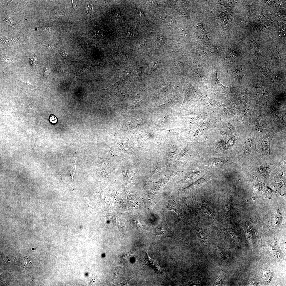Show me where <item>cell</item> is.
I'll list each match as a JSON object with an SVG mask.
<instances>
[{"label": "cell", "mask_w": 286, "mask_h": 286, "mask_svg": "<svg viewBox=\"0 0 286 286\" xmlns=\"http://www.w3.org/2000/svg\"><path fill=\"white\" fill-rule=\"evenodd\" d=\"M278 163H267L256 166L252 171V176L257 179L264 180L268 178L270 172L277 167Z\"/></svg>", "instance_id": "cell-1"}, {"label": "cell", "mask_w": 286, "mask_h": 286, "mask_svg": "<svg viewBox=\"0 0 286 286\" xmlns=\"http://www.w3.org/2000/svg\"><path fill=\"white\" fill-rule=\"evenodd\" d=\"M154 233L155 235L159 237L170 238L177 240H182L169 228L164 220L160 222L154 228Z\"/></svg>", "instance_id": "cell-2"}, {"label": "cell", "mask_w": 286, "mask_h": 286, "mask_svg": "<svg viewBox=\"0 0 286 286\" xmlns=\"http://www.w3.org/2000/svg\"><path fill=\"white\" fill-rule=\"evenodd\" d=\"M217 231L220 234L222 235L229 240L238 244L240 240L238 233L236 230L234 228H230L222 229L216 227Z\"/></svg>", "instance_id": "cell-3"}, {"label": "cell", "mask_w": 286, "mask_h": 286, "mask_svg": "<svg viewBox=\"0 0 286 286\" xmlns=\"http://www.w3.org/2000/svg\"><path fill=\"white\" fill-rule=\"evenodd\" d=\"M230 158H212L207 160L206 164L213 167L221 168L226 166L229 164L232 160Z\"/></svg>", "instance_id": "cell-4"}, {"label": "cell", "mask_w": 286, "mask_h": 286, "mask_svg": "<svg viewBox=\"0 0 286 286\" xmlns=\"http://www.w3.org/2000/svg\"><path fill=\"white\" fill-rule=\"evenodd\" d=\"M211 179V177L205 175L188 187L185 189L184 191L188 193L196 191L205 185Z\"/></svg>", "instance_id": "cell-5"}, {"label": "cell", "mask_w": 286, "mask_h": 286, "mask_svg": "<svg viewBox=\"0 0 286 286\" xmlns=\"http://www.w3.org/2000/svg\"><path fill=\"white\" fill-rule=\"evenodd\" d=\"M144 261L145 265L151 268L157 273L165 275L164 271L160 267L157 262L149 257L147 253Z\"/></svg>", "instance_id": "cell-6"}, {"label": "cell", "mask_w": 286, "mask_h": 286, "mask_svg": "<svg viewBox=\"0 0 286 286\" xmlns=\"http://www.w3.org/2000/svg\"><path fill=\"white\" fill-rule=\"evenodd\" d=\"M168 202L166 206L168 210H171L174 211L180 217V208L178 203L176 199L168 198Z\"/></svg>", "instance_id": "cell-7"}, {"label": "cell", "mask_w": 286, "mask_h": 286, "mask_svg": "<svg viewBox=\"0 0 286 286\" xmlns=\"http://www.w3.org/2000/svg\"><path fill=\"white\" fill-rule=\"evenodd\" d=\"M212 78V84L213 86L216 88H221V89L225 90L229 89L230 88L224 86L220 83L217 77V72L214 73L213 75Z\"/></svg>", "instance_id": "cell-8"}, {"label": "cell", "mask_w": 286, "mask_h": 286, "mask_svg": "<svg viewBox=\"0 0 286 286\" xmlns=\"http://www.w3.org/2000/svg\"><path fill=\"white\" fill-rule=\"evenodd\" d=\"M199 209L206 217H210L214 220L217 219L215 215L207 207L203 205H199Z\"/></svg>", "instance_id": "cell-9"}, {"label": "cell", "mask_w": 286, "mask_h": 286, "mask_svg": "<svg viewBox=\"0 0 286 286\" xmlns=\"http://www.w3.org/2000/svg\"><path fill=\"white\" fill-rule=\"evenodd\" d=\"M264 186V183H261L258 184L255 186L254 192L253 194V200H254L260 196L262 194Z\"/></svg>", "instance_id": "cell-10"}, {"label": "cell", "mask_w": 286, "mask_h": 286, "mask_svg": "<svg viewBox=\"0 0 286 286\" xmlns=\"http://www.w3.org/2000/svg\"><path fill=\"white\" fill-rule=\"evenodd\" d=\"M260 68H261L262 72L268 78L272 80L276 78L274 72L271 70L264 68H261L260 67Z\"/></svg>", "instance_id": "cell-11"}, {"label": "cell", "mask_w": 286, "mask_h": 286, "mask_svg": "<svg viewBox=\"0 0 286 286\" xmlns=\"http://www.w3.org/2000/svg\"><path fill=\"white\" fill-rule=\"evenodd\" d=\"M197 234L201 242L204 244H206L207 243V238L202 230L200 228L197 229Z\"/></svg>", "instance_id": "cell-12"}, {"label": "cell", "mask_w": 286, "mask_h": 286, "mask_svg": "<svg viewBox=\"0 0 286 286\" xmlns=\"http://www.w3.org/2000/svg\"><path fill=\"white\" fill-rule=\"evenodd\" d=\"M217 253L218 256L221 260L224 261H226L227 258L225 252L221 248L218 247Z\"/></svg>", "instance_id": "cell-13"}, {"label": "cell", "mask_w": 286, "mask_h": 286, "mask_svg": "<svg viewBox=\"0 0 286 286\" xmlns=\"http://www.w3.org/2000/svg\"><path fill=\"white\" fill-rule=\"evenodd\" d=\"M226 143L223 141H220L217 143L216 145V148L217 151H221L224 150L226 148Z\"/></svg>", "instance_id": "cell-14"}, {"label": "cell", "mask_w": 286, "mask_h": 286, "mask_svg": "<svg viewBox=\"0 0 286 286\" xmlns=\"http://www.w3.org/2000/svg\"><path fill=\"white\" fill-rule=\"evenodd\" d=\"M224 273L223 271L221 273L220 275L218 278L216 279L214 281L215 285L219 286L221 285L222 283L224 278Z\"/></svg>", "instance_id": "cell-15"}, {"label": "cell", "mask_w": 286, "mask_h": 286, "mask_svg": "<svg viewBox=\"0 0 286 286\" xmlns=\"http://www.w3.org/2000/svg\"><path fill=\"white\" fill-rule=\"evenodd\" d=\"M231 200H229L227 201L224 208V211L225 214L227 215H229L230 214V210L231 209Z\"/></svg>", "instance_id": "cell-16"}, {"label": "cell", "mask_w": 286, "mask_h": 286, "mask_svg": "<svg viewBox=\"0 0 286 286\" xmlns=\"http://www.w3.org/2000/svg\"><path fill=\"white\" fill-rule=\"evenodd\" d=\"M198 29H199V35L200 37H201V38L202 39H204V38L206 39L207 38L208 39V38L207 37L206 35V32L205 31V30L203 29V26H200L198 27Z\"/></svg>", "instance_id": "cell-17"}, {"label": "cell", "mask_w": 286, "mask_h": 286, "mask_svg": "<svg viewBox=\"0 0 286 286\" xmlns=\"http://www.w3.org/2000/svg\"><path fill=\"white\" fill-rule=\"evenodd\" d=\"M162 21L166 25H170L173 22V20L169 16H168L161 18Z\"/></svg>", "instance_id": "cell-18"}, {"label": "cell", "mask_w": 286, "mask_h": 286, "mask_svg": "<svg viewBox=\"0 0 286 286\" xmlns=\"http://www.w3.org/2000/svg\"><path fill=\"white\" fill-rule=\"evenodd\" d=\"M236 77L238 79H241L243 76V71L241 69L238 68L236 69L235 73Z\"/></svg>", "instance_id": "cell-19"}, {"label": "cell", "mask_w": 286, "mask_h": 286, "mask_svg": "<svg viewBox=\"0 0 286 286\" xmlns=\"http://www.w3.org/2000/svg\"><path fill=\"white\" fill-rule=\"evenodd\" d=\"M49 121L51 124H55L57 123L58 119L57 117L54 115L51 114L49 116Z\"/></svg>", "instance_id": "cell-20"}, {"label": "cell", "mask_w": 286, "mask_h": 286, "mask_svg": "<svg viewBox=\"0 0 286 286\" xmlns=\"http://www.w3.org/2000/svg\"><path fill=\"white\" fill-rule=\"evenodd\" d=\"M30 62L31 65L33 66V68L35 69L37 63V60L36 58L35 55H32L30 57Z\"/></svg>", "instance_id": "cell-21"}, {"label": "cell", "mask_w": 286, "mask_h": 286, "mask_svg": "<svg viewBox=\"0 0 286 286\" xmlns=\"http://www.w3.org/2000/svg\"><path fill=\"white\" fill-rule=\"evenodd\" d=\"M114 19L117 21H121L123 20V15L121 13H116L114 14L113 16Z\"/></svg>", "instance_id": "cell-22"}, {"label": "cell", "mask_w": 286, "mask_h": 286, "mask_svg": "<svg viewBox=\"0 0 286 286\" xmlns=\"http://www.w3.org/2000/svg\"><path fill=\"white\" fill-rule=\"evenodd\" d=\"M235 139L233 138L230 139L228 141L227 144V148L229 149L234 147L235 145Z\"/></svg>", "instance_id": "cell-23"}, {"label": "cell", "mask_w": 286, "mask_h": 286, "mask_svg": "<svg viewBox=\"0 0 286 286\" xmlns=\"http://www.w3.org/2000/svg\"><path fill=\"white\" fill-rule=\"evenodd\" d=\"M4 23L6 24L12 26L14 28L16 27L15 25L12 22L10 19V17L8 16H7L5 19L3 21Z\"/></svg>", "instance_id": "cell-24"}, {"label": "cell", "mask_w": 286, "mask_h": 286, "mask_svg": "<svg viewBox=\"0 0 286 286\" xmlns=\"http://www.w3.org/2000/svg\"><path fill=\"white\" fill-rule=\"evenodd\" d=\"M94 36L96 37H101L103 36V34L101 30H95L93 33Z\"/></svg>", "instance_id": "cell-25"}, {"label": "cell", "mask_w": 286, "mask_h": 286, "mask_svg": "<svg viewBox=\"0 0 286 286\" xmlns=\"http://www.w3.org/2000/svg\"><path fill=\"white\" fill-rule=\"evenodd\" d=\"M137 12L140 17H142L145 20L148 21V19L145 17L143 12L141 10L139 9H138L137 10Z\"/></svg>", "instance_id": "cell-26"}, {"label": "cell", "mask_w": 286, "mask_h": 286, "mask_svg": "<svg viewBox=\"0 0 286 286\" xmlns=\"http://www.w3.org/2000/svg\"><path fill=\"white\" fill-rule=\"evenodd\" d=\"M86 5V9L87 10H88V11L93 10V8L92 5L91 3L89 1H87Z\"/></svg>", "instance_id": "cell-27"}, {"label": "cell", "mask_w": 286, "mask_h": 286, "mask_svg": "<svg viewBox=\"0 0 286 286\" xmlns=\"http://www.w3.org/2000/svg\"><path fill=\"white\" fill-rule=\"evenodd\" d=\"M43 31L46 32H50L52 31V28L50 27H43L42 28Z\"/></svg>", "instance_id": "cell-28"}, {"label": "cell", "mask_w": 286, "mask_h": 286, "mask_svg": "<svg viewBox=\"0 0 286 286\" xmlns=\"http://www.w3.org/2000/svg\"><path fill=\"white\" fill-rule=\"evenodd\" d=\"M2 59L1 60L2 61H4V62H7L8 63L13 62V61L12 60H11L10 59H9L8 58H4L3 57H2Z\"/></svg>", "instance_id": "cell-29"}, {"label": "cell", "mask_w": 286, "mask_h": 286, "mask_svg": "<svg viewBox=\"0 0 286 286\" xmlns=\"http://www.w3.org/2000/svg\"><path fill=\"white\" fill-rule=\"evenodd\" d=\"M73 7L74 9L77 10V3L76 1H72Z\"/></svg>", "instance_id": "cell-30"}, {"label": "cell", "mask_w": 286, "mask_h": 286, "mask_svg": "<svg viewBox=\"0 0 286 286\" xmlns=\"http://www.w3.org/2000/svg\"><path fill=\"white\" fill-rule=\"evenodd\" d=\"M126 36L128 37H132L133 36L134 34L132 32H128L126 34Z\"/></svg>", "instance_id": "cell-31"}, {"label": "cell", "mask_w": 286, "mask_h": 286, "mask_svg": "<svg viewBox=\"0 0 286 286\" xmlns=\"http://www.w3.org/2000/svg\"><path fill=\"white\" fill-rule=\"evenodd\" d=\"M43 74L44 77H47L48 76V71L47 68H46L44 69L43 71Z\"/></svg>", "instance_id": "cell-32"}, {"label": "cell", "mask_w": 286, "mask_h": 286, "mask_svg": "<svg viewBox=\"0 0 286 286\" xmlns=\"http://www.w3.org/2000/svg\"><path fill=\"white\" fill-rule=\"evenodd\" d=\"M60 53L61 55L64 57L66 58L68 56V55L67 53L66 52L64 51H61L60 52Z\"/></svg>", "instance_id": "cell-33"}, {"label": "cell", "mask_w": 286, "mask_h": 286, "mask_svg": "<svg viewBox=\"0 0 286 286\" xmlns=\"http://www.w3.org/2000/svg\"><path fill=\"white\" fill-rule=\"evenodd\" d=\"M21 81L22 82H23V83L25 84L26 85H31L32 86H33L34 85H33V84H32L30 82H29L28 81H22V80H21Z\"/></svg>", "instance_id": "cell-34"}, {"label": "cell", "mask_w": 286, "mask_h": 286, "mask_svg": "<svg viewBox=\"0 0 286 286\" xmlns=\"http://www.w3.org/2000/svg\"><path fill=\"white\" fill-rule=\"evenodd\" d=\"M164 37H160L159 38V42L160 43H161L163 41V39H164Z\"/></svg>", "instance_id": "cell-35"}, {"label": "cell", "mask_w": 286, "mask_h": 286, "mask_svg": "<svg viewBox=\"0 0 286 286\" xmlns=\"http://www.w3.org/2000/svg\"><path fill=\"white\" fill-rule=\"evenodd\" d=\"M44 46L45 47V48H46L49 49H50L51 48H52V46L51 45H49V44L47 45H44Z\"/></svg>", "instance_id": "cell-36"}]
</instances>
